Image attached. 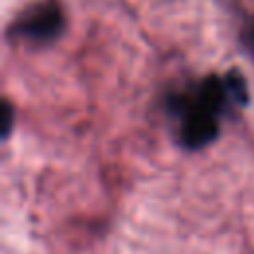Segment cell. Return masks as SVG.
Segmentation results:
<instances>
[{"mask_svg": "<svg viewBox=\"0 0 254 254\" xmlns=\"http://www.w3.org/2000/svg\"><path fill=\"white\" fill-rule=\"evenodd\" d=\"M250 36H252V42H254V24H252V34Z\"/></svg>", "mask_w": 254, "mask_h": 254, "instance_id": "277c9868", "label": "cell"}, {"mask_svg": "<svg viewBox=\"0 0 254 254\" xmlns=\"http://www.w3.org/2000/svg\"><path fill=\"white\" fill-rule=\"evenodd\" d=\"M64 26V14L56 2H46L38 6L34 12H30L20 24L18 34L30 38V40H52L62 32Z\"/></svg>", "mask_w": 254, "mask_h": 254, "instance_id": "7a4b0ae2", "label": "cell"}, {"mask_svg": "<svg viewBox=\"0 0 254 254\" xmlns=\"http://www.w3.org/2000/svg\"><path fill=\"white\" fill-rule=\"evenodd\" d=\"M248 99L244 77L232 69L226 75H210L187 93L173 95L169 109L179 117V139L189 149H198L212 141L228 105H242Z\"/></svg>", "mask_w": 254, "mask_h": 254, "instance_id": "6da1fadb", "label": "cell"}, {"mask_svg": "<svg viewBox=\"0 0 254 254\" xmlns=\"http://www.w3.org/2000/svg\"><path fill=\"white\" fill-rule=\"evenodd\" d=\"M12 127V107L8 103H4V113H2V131H4V137L8 135Z\"/></svg>", "mask_w": 254, "mask_h": 254, "instance_id": "3957f363", "label": "cell"}]
</instances>
